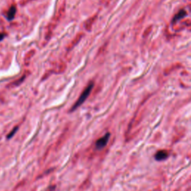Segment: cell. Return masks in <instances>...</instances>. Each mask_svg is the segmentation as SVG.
Segmentation results:
<instances>
[{
	"mask_svg": "<svg viewBox=\"0 0 191 191\" xmlns=\"http://www.w3.org/2000/svg\"><path fill=\"white\" fill-rule=\"evenodd\" d=\"M93 86H94L93 82H90L88 85H87L86 88H85V90H84V91L81 93V94L80 95L77 101H76V102L74 104L73 106L72 107L70 111H74L76 110V109L79 108V106H81V105L86 101V99L88 98V96H90V92H91L93 88Z\"/></svg>",
	"mask_w": 191,
	"mask_h": 191,
	"instance_id": "cell-1",
	"label": "cell"
},
{
	"mask_svg": "<svg viewBox=\"0 0 191 191\" xmlns=\"http://www.w3.org/2000/svg\"><path fill=\"white\" fill-rule=\"evenodd\" d=\"M109 137H110V134L107 133L105 135L103 136L102 137L99 138V140H97V141L96 142V148L99 149V150H101V149L104 148V147L106 145L107 143H108Z\"/></svg>",
	"mask_w": 191,
	"mask_h": 191,
	"instance_id": "cell-2",
	"label": "cell"
},
{
	"mask_svg": "<svg viewBox=\"0 0 191 191\" xmlns=\"http://www.w3.org/2000/svg\"><path fill=\"white\" fill-rule=\"evenodd\" d=\"M168 152L167 150H161L158 151L157 153L155 154V159L157 161H162V160L166 159V158L168 157Z\"/></svg>",
	"mask_w": 191,
	"mask_h": 191,
	"instance_id": "cell-3",
	"label": "cell"
},
{
	"mask_svg": "<svg viewBox=\"0 0 191 191\" xmlns=\"http://www.w3.org/2000/svg\"><path fill=\"white\" fill-rule=\"evenodd\" d=\"M16 12H17V7L15 5H12L10 8H9L8 13H7V19L9 21L14 20V18L15 17Z\"/></svg>",
	"mask_w": 191,
	"mask_h": 191,
	"instance_id": "cell-4",
	"label": "cell"
},
{
	"mask_svg": "<svg viewBox=\"0 0 191 191\" xmlns=\"http://www.w3.org/2000/svg\"><path fill=\"white\" fill-rule=\"evenodd\" d=\"M96 16H94V17H90V19H88L86 21V23H85V29H86V30H87V31L91 30L93 24V23L96 20Z\"/></svg>",
	"mask_w": 191,
	"mask_h": 191,
	"instance_id": "cell-5",
	"label": "cell"
},
{
	"mask_svg": "<svg viewBox=\"0 0 191 191\" xmlns=\"http://www.w3.org/2000/svg\"><path fill=\"white\" fill-rule=\"evenodd\" d=\"M186 14H187V13H186V11H185L184 10L179 11V12L178 13V14H176V15L175 16V17H174V19H173L174 22H176L177 20H181V18L184 17L185 16H186Z\"/></svg>",
	"mask_w": 191,
	"mask_h": 191,
	"instance_id": "cell-6",
	"label": "cell"
},
{
	"mask_svg": "<svg viewBox=\"0 0 191 191\" xmlns=\"http://www.w3.org/2000/svg\"><path fill=\"white\" fill-rule=\"evenodd\" d=\"M83 33H81V34H78L77 36H76V39L74 40L72 42V43H71V44L70 45V49H72V48H73V46H75V45L76 44V43H79V41L81 39V37H83Z\"/></svg>",
	"mask_w": 191,
	"mask_h": 191,
	"instance_id": "cell-7",
	"label": "cell"
},
{
	"mask_svg": "<svg viewBox=\"0 0 191 191\" xmlns=\"http://www.w3.org/2000/svg\"><path fill=\"white\" fill-rule=\"evenodd\" d=\"M18 130V127H16V128H14V129H13V130L11 131V132H10V133H9V134L8 136H7V138H8V139H10V138H11L14 135V134L16 133V132H17V131Z\"/></svg>",
	"mask_w": 191,
	"mask_h": 191,
	"instance_id": "cell-8",
	"label": "cell"
},
{
	"mask_svg": "<svg viewBox=\"0 0 191 191\" xmlns=\"http://www.w3.org/2000/svg\"><path fill=\"white\" fill-rule=\"evenodd\" d=\"M25 77H26V76H23V77H22V79L20 78V79H18L17 81H16L15 82L12 83L11 85H12V86H15V85H19L20 84L21 82H23V80H24Z\"/></svg>",
	"mask_w": 191,
	"mask_h": 191,
	"instance_id": "cell-9",
	"label": "cell"
},
{
	"mask_svg": "<svg viewBox=\"0 0 191 191\" xmlns=\"http://www.w3.org/2000/svg\"><path fill=\"white\" fill-rule=\"evenodd\" d=\"M5 37V34H3V33H0V41H2L3 39H4Z\"/></svg>",
	"mask_w": 191,
	"mask_h": 191,
	"instance_id": "cell-10",
	"label": "cell"
},
{
	"mask_svg": "<svg viewBox=\"0 0 191 191\" xmlns=\"http://www.w3.org/2000/svg\"><path fill=\"white\" fill-rule=\"evenodd\" d=\"M54 187H50V188H49L46 191H53L54 190Z\"/></svg>",
	"mask_w": 191,
	"mask_h": 191,
	"instance_id": "cell-11",
	"label": "cell"
}]
</instances>
